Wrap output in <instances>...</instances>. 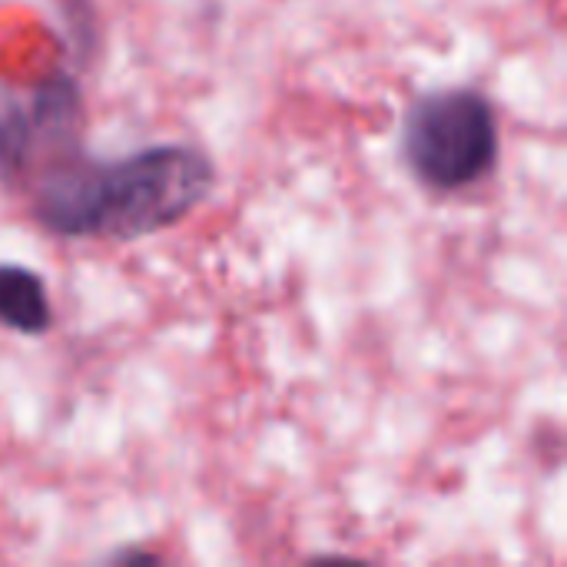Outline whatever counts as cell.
Here are the masks:
<instances>
[{
    "mask_svg": "<svg viewBox=\"0 0 567 567\" xmlns=\"http://www.w3.org/2000/svg\"><path fill=\"white\" fill-rule=\"evenodd\" d=\"M203 150L150 146L120 159H63L37 176L33 216L66 239H140L186 219L213 189Z\"/></svg>",
    "mask_w": 567,
    "mask_h": 567,
    "instance_id": "6da1fadb",
    "label": "cell"
},
{
    "mask_svg": "<svg viewBox=\"0 0 567 567\" xmlns=\"http://www.w3.org/2000/svg\"><path fill=\"white\" fill-rule=\"evenodd\" d=\"M80 120V100L70 80L56 76L40 86L30 103L10 106L0 116V173L20 176L33 163V156L47 150H60L70 143V130Z\"/></svg>",
    "mask_w": 567,
    "mask_h": 567,
    "instance_id": "3957f363",
    "label": "cell"
},
{
    "mask_svg": "<svg viewBox=\"0 0 567 567\" xmlns=\"http://www.w3.org/2000/svg\"><path fill=\"white\" fill-rule=\"evenodd\" d=\"M53 322L47 282L40 272L3 262L0 266V326L23 332V336H40Z\"/></svg>",
    "mask_w": 567,
    "mask_h": 567,
    "instance_id": "277c9868",
    "label": "cell"
},
{
    "mask_svg": "<svg viewBox=\"0 0 567 567\" xmlns=\"http://www.w3.org/2000/svg\"><path fill=\"white\" fill-rule=\"evenodd\" d=\"M409 169L439 193L482 183L498 159V120L475 90H435L419 96L402 126Z\"/></svg>",
    "mask_w": 567,
    "mask_h": 567,
    "instance_id": "7a4b0ae2",
    "label": "cell"
}]
</instances>
